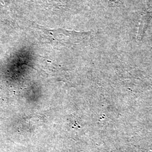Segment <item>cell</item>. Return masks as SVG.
<instances>
[{
	"label": "cell",
	"instance_id": "1",
	"mask_svg": "<svg viewBox=\"0 0 152 152\" xmlns=\"http://www.w3.org/2000/svg\"><path fill=\"white\" fill-rule=\"evenodd\" d=\"M147 22V18L146 17H143L141 19V21H140V26H139V28L138 29V33H137V37H140L141 36L142 33L143 32L144 29V26H145V24Z\"/></svg>",
	"mask_w": 152,
	"mask_h": 152
}]
</instances>
